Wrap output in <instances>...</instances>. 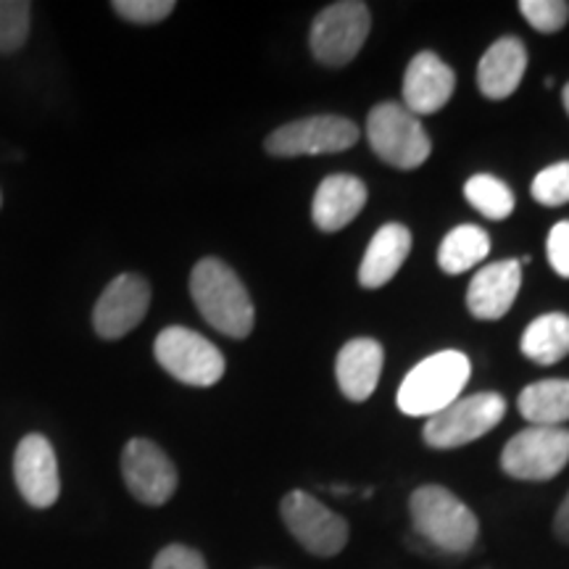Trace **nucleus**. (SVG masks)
<instances>
[{"label":"nucleus","instance_id":"obj_1","mask_svg":"<svg viewBox=\"0 0 569 569\" xmlns=\"http://www.w3.org/2000/svg\"><path fill=\"white\" fill-rule=\"evenodd\" d=\"M190 296L201 317L227 338L251 336L256 311L243 280L222 259H201L190 272Z\"/></svg>","mask_w":569,"mask_h":569},{"label":"nucleus","instance_id":"obj_2","mask_svg":"<svg viewBox=\"0 0 569 569\" xmlns=\"http://www.w3.org/2000/svg\"><path fill=\"white\" fill-rule=\"evenodd\" d=\"M409 511L417 536L440 553L461 557L478 543V517L443 486H419L409 498Z\"/></svg>","mask_w":569,"mask_h":569},{"label":"nucleus","instance_id":"obj_3","mask_svg":"<svg viewBox=\"0 0 569 569\" xmlns=\"http://www.w3.org/2000/svg\"><path fill=\"white\" fill-rule=\"evenodd\" d=\"M469 377H472V365H469V356L461 351H440L427 356L403 377L396 398L398 409L409 417H436L438 411L459 401Z\"/></svg>","mask_w":569,"mask_h":569},{"label":"nucleus","instance_id":"obj_4","mask_svg":"<svg viewBox=\"0 0 569 569\" xmlns=\"http://www.w3.org/2000/svg\"><path fill=\"white\" fill-rule=\"evenodd\" d=\"M367 140L377 159L396 169H417L430 159V134L401 103H380L367 117Z\"/></svg>","mask_w":569,"mask_h":569},{"label":"nucleus","instance_id":"obj_5","mask_svg":"<svg viewBox=\"0 0 569 569\" xmlns=\"http://www.w3.org/2000/svg\"><path fill=\"white\" fill-rule=\"evenodd\" d=\"M156 361L190 388H211L224 377V356L211 340L188 327H167L153 343Z\"/></svg>","mask_w":569,"mask_h":569},{"label":"nucleus","instance_id":"obj_6","mask_svg":"<svg viewBox=\"0 0 569 569\" xmlns=\"http://www.w3.org/2000/svg\"><path fill=\"white\" fill-rule=\"evenodd\" d=\"M503 415H507V398L493 390L459 398L448 409L427 419L422 438L436 451H451V448H461L486 436L501 422Z\"/></svg>","mask_w":569,"mask_h":569},{"label":"nucleus","instance_id":"obj_7","mask_svg":"<svg viewBox=\"0 0 569 569\" xmlns=\"http://www.w3.org/2000/svg\"><path fill=\"white\" fill-rule=\"evenodd\" d=\"M569 465L567 427H525L503 446L501 469L515 480H553Z\"/></svg>","mask_w":569,"mask_h":569},{"label":"nucleus","instance_id":"obj_8","mask_svg":"<svg viewBox=\"0 0 569 569\" xmlns=\"http://www.w3.org/2000/svg\"><path fill=\"white\" fill-rule=\"evenodd\" d=\"M369 27H372V19H369L367 3L340 0V3L327 6L311 24V53L325 67H346L365 48Z\"/></svg>","mask_w":569,"mask_h":569},{"label":"nucleus","instance_id":"obj_9","mask_svg":"<svg viewBox=\"0 0 569 569\" xmlns=\"http://www.w3.org/2000/svg\"><path fill=\"white\" fill-rule=\"evenodd\" d=\"M280 517L298 543L315 557H338L348 543V522L306 490H290L280 501Z\"/></svg>","mask_w":569,"mask_h":569},{"label":"nucleus","instance_id":"obj_10","mask_svg":"<svg viewBox=\"0 0 569 569\" xmlns=\"http://www.w3.org/2000/svg\"><path fill=\"white\" fill-rule=\"evenodd\" d=\"M359 142V127L351 119L322 113V117L298 119V122L282 124L280 130L269 134L264 148L277 159H296V156H319L340 153Z\"/></svg>","mask_w":569,"mask_h":569},{"label":"nucleus","instance_id":"obj_11","mask_svg":"<svg viewBox=\"0 0 569 569\" xmlns=\"http://www.w3.org/2000/svg\"><path fill=\"white\" fill-rule=\"evenodd\" d=\"M122 478L132 498L146 507H163L177 490V467L159 443L132 438L122 451Z\"/></svg>","mask_w":569,"mask_h":569},{"label":"nucleus","instance_id":"obj_12","mask_svg":"<svg viewBox=\"0 0 569 569\" xmlns=\"http://www.w3.org/2000/svg\"><path fill=\"white\" fill-rule=\"evenodd\" d=\"M151 306V284L146 277L127 272L106 284L92 309V327L103 340H119L132 332L148 315Z\"/></svg>","mask_w":569,"mask_h":569},{"label":"nucleus","instance_id":"obj_13","mask_svg":"<svg viewBox=\"0 0 569 569\" xmlns=\"http://www.w3.org/2000/svg\"><path fill=\"white\" fill-rule=\"evenodd\" d=\"M13 480L21 498L32 509H48L59 501V459H56L51 440L40 432H30L19 440L17 453H13Z\"/></svg>","mask_w":569,"mask_h":569},{"label":"nucleus","instance_id":"obj_14","mask_svg":"<svg viewBox=\"0 0 569 569\" xmlns=\"http://www.w3.org/2000/svg\"><path fill=\"white\" fill-rule=\"evenodd\" d=\"M453 88H457V74L438 53H417L403 74V101H407L403 109L415 117L436 113L451 101Z\"/></svg>","mask_w":569,"mask_h":569},{"label":"nucleus","instance_id":"obj_15","mask_svg":"<svg viewBox=\"0 0 569 569\" xmlns=\"http://www.w3.org/2000/svg\"><path fill=\"white\" fill-rule=\"evenodd\" d=\"M519 284H522V264L515 259L482 267L467 290L469 315L482 322L501 319L517 301Z\"/></svg>","mask_w":569,"mask_h":569},{"label":"nucleus","instance_id":"obj_16","mask_svg":"<svg viewBox=\"0 0 569 569\" xmlns=\"http://www.w3.org/2000/svg\"><path fill=\"white\" fill-rule=\"evenodd\" d=\"M367 206V184L353 174H330L319 182L311 219L322 232L343 230Z\"/></svg>","mask_w":569,"mask_h":569},{"label":"nucleus","instance_id":"obj_17","mask_svg":"<svg viewBox=\"0 0 569 569\" xmlns=\"http://www.w3.org/2000/svg\"><path fill=\"white\" fill-rule=\"evenodd\" d=\"M528 71V48L519 38H501L482 53L478 88L490 101H503L519 88Z\"/></svg>","mask_w":569,"mask_h":569},{"label":"nucleus","instance_id":"obj_18","mask_svg":"<svg viewBox=\"0 0 569 569\" xmlns=\"http://www.w3.org/2000/svg\"><path fill=\"white\" fill-rule=\"evenodd\" d=\"M382 361H386V353H382V346L372 338L348 340L340 348L336 361V377L348 401L361 403L375 393L377 382H380Z\"/></svg>","mask_w":569,"mask_h":569},{"label":"nucleus","instance_id":"obj_19","mask_svg":"<svg viewBox=\"0 0 569 569\" xmlns=\"http://www.w3.org/2000/svg\"><path fill=\"white\" fill-rule=\"evenodd\" d=\"M411 251V232L409 227L390 222L382 224L375 232L372 243H369L365 259L359 267L361 288H382L398 274Z\"/></svg>","mask_w":569,"mask_h":569},{"label":"nucleus","instance_id":"obj_20","mask_svg":"<svg viewBox=\"0 0 569 569\" xmlns=\"http://www.w3.org/2000/svg\"><path fill=\"white\" fill-rule=\"evenodd\" d=\"M517 409L532 427H561L569 419V380L532 382L519 393Z\"/></svg>","mask_w":569,"mask_h":569},{"label":"nucleus","instance_id":"obj_21","mask_svg":"<svg viewBox=\"0 0 569 569\" xmlns=\"http://www.w3.org/2000/svg\"><path fill=\"white\" fill-rule=\"evenodd\" d=\"M519 346H522V353L540 367L559 365L569 356V317L551 311V315L532 319Z\"/></svg>","mask_w":569,"mask_h":569},{"label":"nucleus","instance_id":"obj_22","mask_svg":"<svg viewBox=\"0 0 569 569\" xmlns=\"http://www.w3.org/2000/svg\"><path fill=\"white\" fill-rule=\"evenodd\" d=\"M490 253L488 232L478 224H459L438 248V264L446 274H465Z\"/></svg>","mask_w":569,"mask_h":569},{"label":"nucleus","instance_id":"obj_23","mask_svg":"<svg viewBox=\"0 0 569 569\" xmlns=\"http://www.w3.org/2000/svg\"><path fill=\"white\" fill-rule=\"evenodd\" d=\"M465 198L478 209L486 219L503 222L515 211L517 198L507 182L493 174H475L465 182Z\"/></svg>","mask_w":569,"mask_h":569},{"label":"nucleus","instance_id":"obj_24","mask_svg":"<svg viewBox=\"0 0 569 569\" xmlns=\"http://www.w3.org/2000/svg\"><path fill=\"white\" fill-rule=\"evenodd\" d=\"M32 3L27 0H0V53L11 56L30 38Z\"/></svg>","mask_w":569,"mask_h":569},{"label":"nucleus","instance_id":"obj_25","mask_svg":"<svg viewBox=\"0 0 569 569\" xmlns=\"http://www.w3.org/2000/svg\"><path fill=\"white\" fill-rule=\"evenodd\" d=\"M530 193L540 206H549V209L569 203V161L551 163L543 172H538Z\"/></svg>","mask_w":569,"mask_h":569},{"label":"nucleus","instance_id":"obj_26","mask_svg":"<svg viewBox=\"0 0 569 569\" xmlns=\"http://www.w3.org/2000/svg\"><path fill=\"white\" fill-rule=\"evenodd\" d=\"M519 11L528 19L532 30L543 34L565 30V24L569 21V3H565V0H522Z\"/></svg>","mask_w":569,"mask_h":569},{"label":"nucleus","instance_id":"obj_27","mask_svg":"<svg viewBox=\"0 0 569 569\" xmlns=\"http://www.w3.org/2000/svg\"><path fill=\"white\" fill-rule=\"evenodd\" d=\"M111 9L132 24H156L174 11L172 0H113Z\"/></svg>","mask_w":569,"mask_h":569},{"label":"nucleus","instance_id":"obj_28","mask_svg":"<svg viewBox=\"0 0 569 569\" xmlns=\"http://www.w3.org/2000/svg\"><path fill=\"white\" fill-rule=\"evenodd\" d=\"M151 569H209L203 553L184 543H169L156 553Z\"/></svg>","mask_w":569,"mask_h":569},{"label":"nucleus","instance_id":"obj_29","mask_svg":"<svg viewBox=\"0 0 569 569\" xmlns=\"http://www.w3.org/2000/svg\"><path fill=\"white\" fill-rule=\"evenodd\" d=\"M546 253H549L551 269L559 277L569 280V219L557 222L549 232V243H546Z\"/></svg>","mask_w":569,"mask_h":569},{"label":"nucleus","instance_id":"obj_30","mask_svg":"<svg viewBox=\"0 0 569 569\" xmlns=\"http://www.w3.org/2000/svg\"><path fill=\"white\" fill-rule=\"evenodd\" d=\"M553 536H557L561 543L569 546V493L557 509V517H553Z\"/></svg>","mask_w":569,"mask_h":569},{"label":"nucleus","instance_id":"obj_31","mask_svg":"<svg viewBox=\"0 0 569 569\" xmlns=\"http://www.w3.org/2000/svg\"><path fill=\"white\" fill-rule=\"evenodd\" d=\"M561 101H565V109L569 113V82L565 84V90H561Z\"/></svg>","mask_w":569,"mask_h":569},{"label":"nucleus","instance_id":"obj_32","mask_svg":"<svg viewBox=\"0 0 569 569\" xmlns=\"http://www.w3.org/2000/svg\"><path fill=\"white\" fill-rule=\"evenodd\" d=\"M0 206H3V196H0Z\"/></svg>","mask_w":569,"mask_h":569}]
</instances>
